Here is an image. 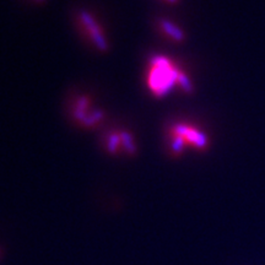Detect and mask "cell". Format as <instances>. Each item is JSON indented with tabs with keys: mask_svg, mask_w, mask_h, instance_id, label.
<instances>
[{
	"mask_svg": "<svg viewBox=\"0 0 265 265\" xmlns=\"http://www.w3.org/2000/svg\"><path fill=\"white\" fill-rule=\"evenodd\" d=\"M168 138L169 149L174 155H181L187 146L197 150H205L209 146L208 135L189 123L178 122L171 125Z\"/></svg>",
	"mask_w": 265,
	"mask_h": 265,
	"instance_id": "2",
	"label": "cell"
},
{
	"mask_svg": "<svg viewBox=\"0 0 265 265\" xmlns=\"http://www.w3.org/2000/svg\"><path fill=\"white\" fill-rule=\"evenodd\" d=\"M146 85L153 96L162 99L173 90L180 87L185 94L193 92L194 87L189 76L178 68V65L165 55L150 58L146 73Z\"/></svg>",
	"mask_w": 265,
	"mask_h": 265,
	"instance_id": "1",
	"label": "cell"
},
{
	"mask_svg": "<svg viewBox=\"0 0 265 265\" xmlns=\"http://www.w3.org/2000/svg\"><path fill=\"white\" fill-rule=\"evenodd\" d=\"M122 148V143H120V135L119 132H112L107 136V149L109 152L116 153L118 150Z\"/></svg>",
	"mask_w": 265,
	"mask_h": 265,
	"instance_id": "7",
	"label": "cell"
},
{
	"mask_svg": "<svg viewBox=\"0 0 265 265\" xmlns=\"http://www.w3.org/2000/svg\"><path fill=\"white\" fill-rule=\"evenodd\" d=\"M120 135V143H122V149H124L128 153L134 155L136 152V146L134 143V139L127 132H119Z\"/></svg>",
	"mask_w": 265,
	"mask_h": 265,
	"instance_id": "6",
	"label": "cell"
},
{
	"mask_svg": "<svg viewBox=\"0 0 265 265\" xmlns=\"http://www.w3.org/2000/svg\"><path fill=\"white\" fill-rule=\"evenodd\" d=\"M80 21L83 22V27L87 31L88 37L94 42V44L99 48V50H108V42L104 38V34L102 33L101 27L96 22L91 14H88L87 11H81L80 13Z\"/></svg>",
	"mask_w": 265,
	"mask_h": 265,
	"instance_id": "3",
	"label": "cell"
},
{
	"mask_svg": "<svg viewBox=\"0 0 265 265\" xmlns=\"http://www.w3.org/2000/svg\"><path fill=\"white\" fill-rule=\"evenodd\" d=\"M87 108H90V101H88L87 97H81V99H79L75 108V117L79 120H81L83 124L92 127V125L97 124L102 119L103 116H102V113L99 111H94L92 113L88 112L87 115L86 113L87 112Z\"/></svg>",
	"mask_w": 265,
	"mask_h": 265,
	"instance_id": "4",
	"label": "cell"
},
{
	"mask_svg": "<svg viewBox=\"0 0 265 265\" xmlns=\"http://www.w3.org/2000/svg\"><path fill=\"white\" fill-rule=\"evenodd\" d=\"M167 1H169V3H177L178 0H167Z\"/></svg>",
	"mask_w": 265,
	"mask_h": 265,
	"instance_id": "8",
	"label": "cell"
},
{
	"mask_svg": "<svg viewBox=\"0 0 265 265\" xmlns=\"http://www.w3.org/2000/svg\"><path fill=\"white\" fill-rule=\"evenodd\" d=\"M34 1H37V3H43L44 0H34Z\"/></svg>",
	"mask_w": 265,
	"mask_h": 265,
	"instance_id": "9",
	"label": "cell"
},
{
	"mask_svg": "<svg viewBox=\"0 0 265 265\" xmlns=\"http://www.w3.org/2000/svg\"><path fill=\"white\" fill-rule=\"evenodd\" d=\"M160 27H161L162 31H164L169 38L173 39V41L181 42L185 38V34L184 32L182 31V29L177 26V25H174L171 21L166 20V18H162V20L160 21Z\"/></svg>",
	"mask_w": 265,
	"mask_h": 265,
	"instance_id": "5",
	"label": "cell"
}]
</instances>
